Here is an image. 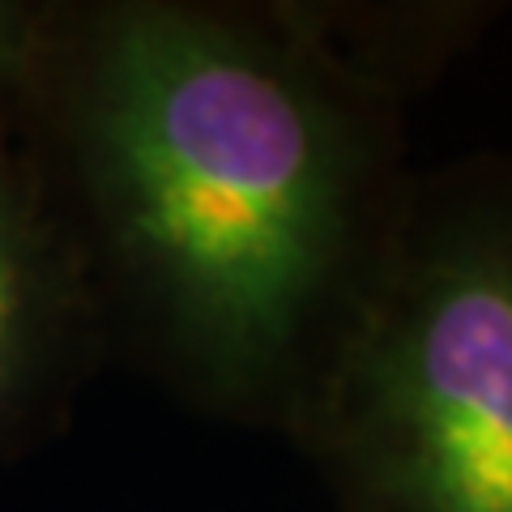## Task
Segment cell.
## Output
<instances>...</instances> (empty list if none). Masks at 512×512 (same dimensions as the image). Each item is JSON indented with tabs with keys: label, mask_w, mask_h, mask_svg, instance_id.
I'll use <instances>...</instances> for the list:
<instances>
[{
	"label": "cell",
	"mask_w": 512,
	"mask_h": 512,
	"mask_svg": "<svg viewBox=\"0 0 512 512\" xmlns=\"http://www.w3.org/2000/svg\"><path fill=\"white\" fill-rule=\"evenodd\" d=\"M308 13L346 64L410 107L495 26L500 5H308Z\"/></svg>",
	"instance_id": "obj_3"
},
{
	"label": "cell",
	"mask_w": 512,
	"mask_h": 512,
	"mask_svg": "<svg viewBox=\"0 0 512 512\" xmlns=\"http://www.w3.org/2000/svg\"><path fill=\"white\" fill-rule=\"evenodd\" d=\"M73 308L69 261L0 163V419L22 402Z\"/></svg>",
	"instance_id": "obj_4"
},
{
	"label": "cell",
	"mask_w": 512,
	"mask_h": 512,
	"mask_svg": "<svg viewBox=\"0 0 512 512\" xmlns=\"http://www.w3.org/2000/svg\"><path fill=\"white\" fill-rule=\"evenodd\" d=\"M282 427L329 512H512V150L410 171Z\"/></svg>",
	"instance_id": "obj_2"
},
{
	"label": "cell",
	"mask_w": 512,
	"mask_h": 512,
	"mask_svg": "<svg viewBox=\"0 0 512 512\" xmlns=\"http://www.w3.org/2000/svg\"><path fill=\"white\" fill-rule=\"evenodd\" d=\"M73 146L171 372L282 427L419 167L406 103L308 5H116L82 47Z\"/></svg>",
	"instance_id": "obj_1"
},
{
	"label": "cell",
	"mask_w": 512,
	"mask_h": 512,
	"mask_svg": "<svg viewBox=\"0 0 512 512\" xmlns=\"http://www.w3.org/2000/svg\"><path fill=\"white\" fill-rule=\"evenodd\" d=\"M30 56V18L13 5H0V90L22 73Z\"/></svg>",
	"instance_id": "obj_5"
}]
</instances>
